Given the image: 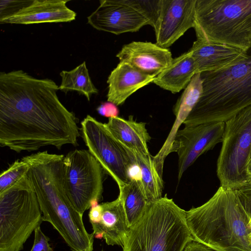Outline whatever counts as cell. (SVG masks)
I'll return each instance as SVG.
<instances>
[{
  "label": "cell",
  "instance_id": "obj_9",
  "mask_svg": "<svg viewBox=\"0 0 251 251\" xmlns=\"http://www.w3.org/2000/svg\"><path fill=\"white\" fill-rule=\"evenodd\" d=\"M105 174L88 150L75 149L63 159V176L67 196L81 214L102 200Z\"/></svg>",
  "mask_w": 251,
  "mask_h": 251
},
{
  "label": "cell",
  "instance_id": "obj_6",
  "mask_svg": "<svg viewBox=\"0 0 251 251\" xmlns=\"http://www.w3.org/2000/svg\"><path fill=\"white\" fill-rule=\"evenodd\" d=\"M43 222L42 213L27 174L0 193V251H21Z\"/></svg>",
  "mask_w": 251,
  "mask_h": 251
},
{
  "label": "cell",
  "instance_id": "obj_28",
  "mask_svg": "<svg viewBox=\"0 0 251 251\" xmlns=\"http://www.w3.org/2000/svg\"><path fill=\"white\" fill-rule=\"evenodd\" d=\"M96 110L100 115L109 118L118 117L119 112L117 106L109 101L102 102Z\"/></svg>",
  "mask_w": 251,
  "mask_h": 251
},
{
  "label": "cell",
  "instance_id": "obj_3",
  "mask_svg": "<svg viewBox=\"0 0 251 251\" xmlns=\"http://www.w3.org/2000/svg\"><path fill=\"white\" fill-rule=\"evenodd\" d=\"M247 53L229 68L201 73L202 92L184 126L225 122L251 106V44Z\"/></svg>",
  "mask_w": 251,
  "mask_h": 251
},
{
  "label": "cell",
  "instance_id": "obj_30",
  "mask_svg": "<svg viewBox=\"0 0 251 251\" xmlns=\"http://www.w3.org/2000/svg\"><path fill=\"white\" fill-rule=\"evenodd\" d=\"M236 189L244 196L251 212V179L248 180L244 185Z\"/></svg>",
  "mask_w": 251,
  "mask_h": 251
},
{
  "label": "cell",
  "instance_id": "obj_1",
  "mask_svg": "<svg viewBox=\"0 0 251 251\" xmlns=\"http://www.w3.org/2000/svg\"><path fill=\"white\" fill-rule=\"evenodd\" d=\"M59 86L22 70L0 73V146L17 152L78 145L75 114L61 103Z\"/></svg>",
  "mask_w": 251,
  "mask_h": 251
},
{
  "label": "cell",
  "instance_id": "obj_19",
  "mask_svg": "<svg viewBox=\"0 0 251 251\" xmlns=\"http://www.w3.org/2000/svg\"><path fill=\"white\" fill-rule=\"evenodd\" d=\"M202 92V80L201 73L196 74L184 89L173 109L176 118L172 127L163 146L156 154L161 160L173 152V147L176 134L197 103Z\"/></svg>",
  "mask_w": 251,
  "mask_h": 251
},
{
  "label": "cell",
  "instance_id": "obj_15",
  "mask_svg": "<svg viewBox=\"0 0 251 251\" xmlns=\"http://www.w3.org/2000/svg\"><path fill=\"white\" fill-rule=\"evenodd\" d=\"M120 61L128 63L142 73L155 77L171 65V51L156 43L133 41L124 45L116 54Z\"/></svg>",
  "mask_w": 251,
  "mask_h": 251
},
{
  "label": "cell",
  "instance_id": "obj_21",
  "mask_svg": "<svg viewBox=\"0 0 251 251\" xmlns=\"http://www.w3.org/2000/svg\"><path fill=\"white\" fill-rule=\"evenodd\" d=\"M196 74V68L189 50L173 58L170 66L156 76L152 82L163 89L176 93L185 89Z\"/></svg>",
  "mask_w": 251,
  "mask_h": 251
},
{
  "label": "cell",
  "instance_id": "obj_24",
  "mask_svg": "<svg viewBox=\"0 0 251 251\" xmlns=\"http://www.w3.org/2000/svg\"><path fill=\"white\" fill-rule=\"evenodd\" d=\"M61 83L59 90L65 93L76 91L85 96L88 101L93 94L98 93V89L93 84L89 75L85 61L75 69L60 73Z\"/></svg>",
  "mask_w": 251,
  "mask_h": 251
},
{
  "label": "cell",
  "instance_id": "obj_11",
  "mask_svg": "<svg viewBox=\"0 0 251 251\" xmlns=\"http://www.w3.org/2000/svg\"><path fill=\"white\" fill-rule=\"evenodd\" d=\"M225 122L184 127L177 132L173 152L178 155V180L197 158L222 142Z\"/></svg>",
  "mask_w": 251,
  "mask_h": 251
},
{
  "label": "cell",
  "instance_id": "obj_18",
  "mask_svg": "<svg viewBox=\"0 0 251 251\" xmlns=\"http://www.w3.org/2000/svg\"><path fill=\"white\" fill-rule=\"evenodd\" d=\"M154 78L127 63L120 61L108 77L107 101L120 105L138 90L152 82Z\"/></svg>",
  "mask_w": 251,
  "mask_h": 251
},
{
  "label": "cell",
  "instance_id": "obj_13",
  "mask_svg": "<svg viewBox=\"0 0 251 251\" xmlns=\"http://www.w3.org/2000/svg\"><path fill=\"white\" fill-rule=\"evenodd\" d=\"M197 0H161L153 27L156 44L168 49L189 28H194Z\"/></svg>",
  "mask_w": 251,
  "mask_h": 251
},
{
  "label": "cell",
  "instance_id": "obj_25",
  "mask_svg": "<svg viewBox=\"0 0 251 251\" xmlns=\"http://www.w3.org/2000/svg\"><path fill=\"white\" fill-rule=\"evenodd\" d=\"M29 170L28 164L22 158L15 160L0 176V193L12 187L24 176Z\"/></svg>",
  "mask_w": 251,
  "mask_h": 251
},
{
  "label": "cell",
  "instance_id": "obj_23",
  "mask_svg": "<svg viewBox=\"0 0 251 251\" xmlns=\"http://www.w3.org/2000/svg\"><path fill=\"white\" fill-rule=\"evenodd\" d=\"M136 166L140 171V181L143 191L149 202H152L162 197L163 180L157 171L153 156L132 152Z\"/></svg>",
  "mask_w": 251,
  "mask_h": 251
},
{
  "label": "cell",
  "instance_id": "obj_26",
  "mask_svg": "<svg viewBox=\"0 0 251 251\" xmlns=\"http://www.w3.org/2000/svg\"><path fill=\"white\" fill-rule=\"evenodd\" d=\"M33 0H1L0 20L12 16L31 3Z\"/></svg>",
  "mask_w": 251,
  "mask_h": 251
},
{
  "label": "cell",
  "instance_id": "obj_17",
  "mask_svg": "<svg viewBox=\"0 0 251 251\" xmlns=\"http://www.w3.org/2000/svg\"><path fill=\"white\" fill-rule=\"evenodd\" d=\"M67 0H33L15 14L0 20L1 24L30 25L71 22L76 13L68 7Z\"/></svg>",
  "mask_w": 251,
  "mask_h": 251
},
{
  "label": "cell",
  "instance_id": "obj_20",
  "mask_svg": "<svg viewBox=\"0 0 251 251\" xmlns=\"http://www.w3.org/2000/svg\"><path fill=\"white\" fill-rule=\"evenodd\" d=\"M106 127L112 135L123 145L132 152L150 154L148 143L151 137L146 128V124L138 122L130 116L128 120L115 117L110 118Z\"/></svg>",
  "mask_w": 251,
  "mask_h": 251
},
{
  "label": "cell",
  "instance_id": "obj_27",
  "mask_svg": "<svg viewBox=\"0 0 251 251\" xmlns=\"http://www.w3.org/2000/svg\"><path fill=\"white\" fill-rule=\"evenodd\" d=\"M34 232L33 244L30 251H53L49 243L50 238L44 233L40 226Z\"/></svg>",
  "mask_w": 251,
  "mask_h": 251
},
{
  "label": "cell",
  "instance_id": "obj_5",
  "mask_svg": "<svg viewBox=\"0 0 251 251\" xmlns=\"http://www.w3.org/2000/svg\"><path fill=\"white\" fill-rule=\"evenodd\" d=\"M197 40L247 51L251 44V0H197Z\"/></svg>",
  "mask_w": 251,
  "mask_h": 251
},
{
  "label": "cell",
  "instance_id": "obj_33",
  "mask_svg": "<svg viewBox=\"0 0 251 251\" xmlns=\"http://www.w3.org/2000/svg\"></svg>",
  "mask_w": 251,
  "mask_h": 251
},
{
  "label": "cell",
  "instance_id": "obj_8",
  "mask_svg": "<svg viewBox=\"0 0 251 251\" xmlns=\"http://www.w3.org/2000/svg\"><path fill=\"white\" fill-rule=\"evenodd\" d=\"M225 123L217 175L221 186L236 189L248 180L247 165L251 156V106Z\"/></svg>",
  "mask_w": 251,
  "mask_h": 251
},
{
  "label": "cell",
  "instance_id": "obj_16",
  "mask_svg": "<svg viewBox=\"0 0 251 251\" xmlns=\"http://www.w3.org/2000/svg\"><path fill=\"white\" fill-rule=\"evenodd\" d=\"M197 74L227 69L244 60L247 51L221 44L197 40L189 50Z\"/></svg>",
  "mask_w": 251,
  "mask_h": 251
},
{
  "label": "cell",
  "instance_id": "obj_7",
  "mask_svg": "<svg viewBox=\"0 0 251 251\" xmlns=\"http://www.w3.org/2000/svg\"><path fill=\"white\" fill-rule=\"evenodd\" d=\"M37 198L43 222L51 224L72 251H93L94 235L87 231L83 215L71 203L61 182L46 183Z\"/></svg>",
  "mask_w": 251,
  "mask_h": 251
},
{
  "label": "cell",
  "instance_id": "obj_22",
  "mask_svg": "<svg viewBox=\"0 0 251 251\" xmlns=\"http://www.w3.org/2000/svg\"><path fill=\"white\" fill-rule=\"evenodd\" d=\"M129 227L135 224L143 216L150 203L143 191L139 179L132 177L131 181L119 190Z\"/></svg>",
  "mask_w": 251,
  "mask_h": 251
},
{
  "label": "cell",
  "instance_id": "obj_32",
  "mask_svg": "<svg viewBox=\"0 0 251 251\" xmlns=\"http://www.w3.org/2000/svg\"><path fill=\"white\" fill-rule=\"evenodd\" d=\"M249 179H251V176H249V177H248V180H249Z\"/></svg>",
  "mask_w": 251,
  "mask_h": 251
},
{
  "label": "cell",
  "instance_id": "obj_34",
  "mask_svg": "<svg viewBox=\"0 0 251 251\" xmlns=\"http://www.w3.org/2000/svg\"><path fill=\"white\" fill-rule=\"evenodd\" d=\"M101 251H104L103 250H101Z\"/></svg>",
  "mask_w": 251,
  "mask_h": 251
},
{
  "label": "cell",
  "instance_id": "obj_2",
  "mask_svg": "<svg viewBox=\"0 0 251 251\" xmlns=\"http://www.w3.org/2000/svg\"><path fill=\"white\" fill-rule=\"evenodd\" d=\"M251 215L243 194L221 186L205 203L186 211L193 240L217 251H251Z\"/></svg>",
  "mask_w": 251,
  "mask_h": 251
},
{
  "label": "cell",
  "instance_id": "obj_35",
  "mask_svg": "<svg viewBox=\"0 0 251 251\" xmlns=\"http://www.w3.org/2000/svg\"></svg>",
  "mask_w": 251,
  "mask_h": 251
},
{
  "label": "cell",
  "instance_id": "obj_4",
  "mask_svg": "<svg viewBox=\"0 0 251 251\" xmlns=\"http://www.w3.org/2000/svg\"><path fill=\"white\" fill-rule=\"evenodd\" d=\"M192 240L186 211L166 194L150 202L142 218L129 228L123 251H183Z\"/></svg>",
  "mask_w": 251,
  "mask_h": 251
},
{
  "label": "cell",
  "instance_id": "obj_29",
  "mask_svg": "<svg viewBox=\"0 0 251 251\" xmlns=\"http://www.w3.org/2000/svg\"><path fill=\"white\" fill-rule=\"evenodd\" d=\"M183 251H217L206 245L192 240L186 245Z\"/></svg>",
  "mask_w": 251,
  "mask_h": 251
},
{
  "label": "cell",
  "instance_id": "obj_14",
  "mask_svg": "<svg viewBox=\"0 0 251 251\" xmlns=\"http://www.w3.org/2000/svg\"><path fill=\"white\" fill-rule=\"evenodd\" d=\"M88 217L94 237L108 245L124 246L129 227L120 198L93 206Z\"/></svg>",
  "mask_w": 251,
  "mask_h": 251
},
{
  "label": "cell",
  "instance_id": "obj_10",
  "mask_svg": "<svg viewBox=\"0 0 251 251\" xmlns=\"http://www.w3.org/2000/svg\"><path fill=\"white\" fill-rule=\"evenodd\" d=\"M80 133L88 150L117 184L119 190L129 182L136 166L133 152L120 143L104 123L88 115L81 122Z\"/></svg>",
  "mask_w": 251,
  "mask_h": 251
},
{
  "label": "cell",
  "instance_id": "obj_12",
  "mask_svg": "<svg viewBox=\"0 0 251 251\" xmlns=\"http://www.w3.org/2000/svg\"><path fill=\"white\" fill-rule=\"evenodd\" d=\"M100 3L87 17L88 23L98 30L119 35L137 32L146 25H151L131 0H100Z\"/></svg>",
  "mask_w": 251,
  "mask_h": 251
},
{
  "label": "cell",
  "instance_id": "obj_31",
  "mask_svg": "<svg viewBox=\"0 0 251 251\" xmlns=\"http://www.w3.org/2000/svg\"><path fill=\"white\" fill-rule=\"evenodd\" d=\"M247 175L248 177L251 176V157H250L247 165Z\"/></svg>",
  "mask_w": 251,
  "mask_h": 251
}]
</instances>
